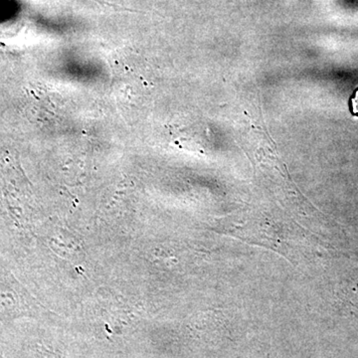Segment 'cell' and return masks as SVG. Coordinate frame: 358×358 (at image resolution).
Returning a JSON list of instances; mask_svg holds the SVG:
<instances>
[{
	"mask_svg": "<svg viewBox=\"0 0 358 358\" xmlns=\"http://www.w3.org/2000/svg\"><path fill=\"white\" fill-rule=\"evenodd\" d=\"M352 109L353 114L358 115V90L352 99Z\"/></svg>",
	"mask_w": 358,
	"mask_h": 358,
	"instance_id": "cell-1",
	"label": "cell"
},
{
	"mask_svg": "<svg viewBox=\"0 0 358 358\" xmlns=\"http://www.w3.org/2000/svg\"><path fill=\"white\" fill-rule=\"evenodd\" d=\"M0 358H3V357H2L1 355H0Z\"/></svg>",
	"mask_w": 358,
	"mask_h": 358,
	"instance_id": "cell-2",
	"label": "cell"
}]
</instances>
